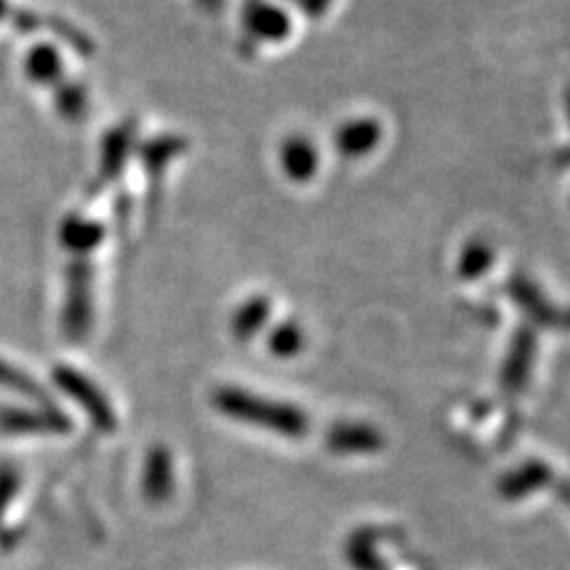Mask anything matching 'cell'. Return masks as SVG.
I'll use <instances>...</instances> for the list:
<instances>
[{
    "mask_svg": "<svg viewBox=\"0 0 570 570\" xmlns=\"http://www.w3.org/2000/svg\"><path fill=\"white\" fill-rule=\"evenodd\" d=\"M534 356H538V331L532 326H519L511 335V343L502 364V383L507 395H521L530 383V373L534 368Z\"/></svg>",
    "mask_w": 570,
    "mask_h": 570,
    "instance_id": "cell-5",
    "label": "cell"
},
{
    "mask_svg": "<svg viewBox=\"0 0 570 570\" xmlns=\"http://www.w3.org/2000/svg\"><path fill=\"white\" fill-rule=\"evenodd\" d=\"M326 448L333 454H376L385 448V438L376 425L362 423V421H341L335 423L328 438Z\"/></svg>",
    "mask_w": 570,
    "mask_h": 570,
    "instance_id": "cell-8",
    "label": "cell"
},
{
    "mask_svg": "<svg viewBox=\"0 0 570 570\" xmlns=\"http://www.w3.org/2000/svg\"><path fill=\"white\" fill-rule=\"evenodd\" d=\"M331 6V0H299V8L309 17H321Z\"/></svg>",
    "mask_w": 570,
    "mask_h": 570,
    "instance_id": "cell-24",
    "label": "cell"
},
{
    "mask_svg": "<svg viewBox=\"0 0 570 570\" xmlns=\"http://www.w3.org/2000/svg\"><path fill=\"white\" fill-rule=\"evenodd\" d=\"M381 138H383V127L379 119L356 117L345 121L343 127H337L333 142H335L337 155H343L347 159H360L376 150Z\"/></svg>",
    "mask_w": 570,
    "mask_h": 570,
    "instance_id": "cell-12",
    "label": "cell"
},
{
    "mask_svg": "<svg viewBox=\"0 0 570 570\" xmlns=\"http://www.w3.org/2000/svg\"><path fill=\"white\" fill-rule=\"evenodd\" d=\"M0 431L12 435L27 433H48L62 435L71 431V419L56 406H36V409H3L0 412Z\"/></svg>",
    "mask_w": 570,
    "mask_h": 570,
    "instance_id": "cell-6",
    "label": "cell"
},
{
    "mask_svg": "<svg viewBox=\"0 0 570 570\" xmlns=\"http://www.w3.org/2000/svg\"><path fill=\"white\" fill-rule=\"evenodd\" d=\"M272 318V299L264 295H255L245 299L243 305L234 312V318H230V331L238 337V341H249L255 337Z\"/></svg>",
    "mask_w": 570,
    "mask_h": 570,
    "instance_id": "cell-18",
    "label": "cell"
},
{
    "mask_svg": "<svg viewBox=\"0 0 570 570\" xmlns=\"http://www.w3.org/2000/svg\"><path fill=\"white\" fill-rule=\"evenodd\" d=\"M295 3H299V0H295Z\"/></svg>",
    "mask_w": 570,
    "mask_h": 570,
    "instance_id": "cell-27",
    "label": "cell"
},
{
    "mask_svg": "<svg viewBox=\"0 0 570 570\" xmlns=\"http://www.w3.org/2000/svg\"><path fill=\"white\" fill-rule=\"evenodd\" d=\"M186 150H188V138L178 134H163V136L148 138L136 148L140 165L146 169V176L150 181H157L174 159L181 157Z\"/></svg>",
    "mask_w": 570,
    "mask_h": 570,
    "instance_id": "cell-15",
    "label": "cell"
},
{
    "mask_svg": "<svg viewBox=\"0 0 570 570\" xmlns=\"http://www.w3.org/2000/svg\"><path fill=\"white\" fill-rule=\"evenodd\" d=\"M551 480H554V471H551L544 461L530 459L521 463L519 469L509 471L502 480H499V494L507 502H521V499L544 490Z\"/></svg>",
    "mask_w": 570,
    "mask_h": 570,
    "instance_id": "cell-13",
    "label": "cell"
},
{
    "mask_svg": "<svg viewBox=\"0 0 570 570\" xmlns=\"http://www.w3.org/2000/svg\"><path fill=\"white\" fill-rule=\"evenodd\" d=\"M278 163L293 184H307L318 169V150L307 136H291L281 142Z\"/></svg>",
    "mask_w": 570,
    "mask_h": 570,
    "instance_id": "cell-14",
    "label": "cell"
},
{
    "mask_svg": "<svg viewBox=\"0 0 570 570\" xmlns=\"http://www.w3.org/2000/svg\"><path fill=\"white\" fill-rule=\"evenodd\" d=\"M497 255H494V247L483 240V238H471L466 245H463L461 255H459V264H456V272L461 281H478L483 278L494 264Z\"/></svg>",
    "mask_w": 570,
    "mask_h": 570,
    "instance_id": "cell-19",
    "label": "cell"
},
{
    "mask_svg": "<svg viewBox=\"0 0 570 570\" xmlns=\"http://www.w3.org/2000/svg\"><path fill=\"white\" fill-rule=\"evenodd\" d=\"M62 245L77 257H86L105 240V224L96 219H86L81 214H69L60 226Z\"/></svg>",
    "mask_w": 570,
    "mask_h": 570,
    "instance_id": "cell-16",
    "label": "cell"
},
{
    "mask_svg": "<svg viewBox=\"0 0 570 570\" xmlns=\"http://www.w3.org/2000/svg\"><path fill=\"white\" fill-rule=\"evenodd\" d=\"M94 324V264L75 257L67 266V291L62 309V331L71 343H81Z\"/></svg>",
    "mask_w": 570,
    "mask_h": 570,
    "instance_id": "cell-2",
    "label": "cell"
},
{
    "mask_svg": "<svg viewBox=\"0 0 570 570\" xmlns=\"http://www.w3.org/2000/svg\"><path fill=\"white\" fill-rule=\"evenodd\" d=\"M10 3L8 0H0V22H6L8 20V12H10Z\"/></svg>",
    "mask_w": 570,
    "mask_h": 570,
    "instance_id": "cell-25",
    "label": "cell"
},
{
    "mask_svg": "<svg viewBox=\"0 0 570 570\" xmlns=\"http://www.w3.org/2000/svg\"><path fill=\"white\" fill-rule=\"evenodd\" d=\"M200 6L205 10H219L222 8V0H200Z\"/></svg>",
    "mask_w": 570,
    "mask_h": 570,
    "instance_id": "cell-26",
    "label": "cell"
},
{
    "mask_svg": "<svg viewBox=\"0 0 570 570\" xmlns=\"http://www.w3.org/2000/svg\"><path fill=\"white\" fill-rule=\"evenodd\" d=\"M140 492L148 504H165L174 494V456L165 444H155L148 450L142 463Z\"/></svg>",
    "mask_w": 570,
    "mask_h": 570,
    "instance_id": "cell-9",
    "label": "cell"
},
{
    "mask_svg": "<svg viewBox=\"0 0 570 570\" xmlns=\"http://www.w3.org/2000/svg\"><path fill=\"white\" fill-rule=\"evenodd\" d=\"M243 24L249 41L278 43L291 33L288 12L274 3H266V0H247Z\"/></svg>",
    "mask_w": 570,
    "mask_h": 570,
    "instance_id": "cell-10",
    "label": "cell"
},
{
    "mask_svg": "<svg viewBox=\"0 0 570 570\" xmlns=\"http://www.w3.org/2000/svg\"><path fill=\"white\" fill-rule=\"evenodd\" d=\"M52 383H56L69 400H75L83 412L91 419V423L100 433H115L117 431V412L107 400L105 392L75 366L60 364L52 368Z\"/></svg>",
    "mask_w": 570,
    "mask_h": 570,
    "instance_id": "cell-3",
    "label": "cell"
},
{
    "mask_svg": "<svg viewBox=\"0 0 570 570\" xmlns=\"http://www.w3.org/2000/svg\"><path fill=\"white\" fill-rule=\"evenodd\" d=\"M136 121H124L119 127L110 129L102 140V155H100V171H98V184L96 188H105L107 184L119 181V176L127 167L129 157L134 153L136 142Z\"/></svg>",
    "mask_w": 570,
    "mask_h": 570,
    "instance_id": "cell-7",
    "label": "cell"
},
{
    "mask_svg": "<svg viewBox=\"0 0 570 570\" xmlns=\"http://www.w3.org/2000/svg\"><path fill=\"white\" fill-rule=\"evenodd\" d=\"M56 110L67 121H81L88 112V94L77 81H60L56 86Z\"/></svg>",
    "mask_w": 570,
    "mask_h": 570,
    "instance_id": "cell-21",
    "label": "cell"
},
{
    "mask_svg": "<svg viewBox=\"0 0 570 570\" xmlns=\"http://www.w3.org/2000/svg\"><path fill=\"white\" fill-rule=\"evenodd\" d=\"M212 404L219 414H224L230 421L255 425L262 428V431H269L283 438L297 440L309 433V416L302 412L299 406L272 397H262L257 392H249L243 387H217L212 395Z\"/></svg>",
    "mask_w": 570,
    "mask_h": 570,
    "instance_id": "cell-1",
    "label": "cell"
},
{
    "mask_svg": "<svg viewBox=\"0 0 570 570\" xmlns=\"http://www.w3.org/2000/svg\"><path fill=\"white\" fill-rule=\"evenodd\" d=\"M504 293L519 312L528 318V326L540 328H559L563 326L561 309L551 302L544 291L525 274H513L504 283Z\"/></svg>",
    "mask_w": 570,
    "mask_h": 570,
    "instance_id": "cell-4",
    "label": "cell"
},
{
    "mask_svg": "<svg viewBox=\"0 0 570 570\" xmlns=\"http://www.w3.org/2000/svg\"><path fill=\"white\" fill-rule=\"evenodd\" d=\"M397 538H400L397 530H387V528H379V525L356 528L345 544L347 563L354 570H390V566L379 554L376 547L383 540H397Z\"/></svg>",
    "mask_w": 570,
    "mask_h": 570,
    "instance_id": "cell-11",
    "label": "cell"
},
{
    "mask_svg": "<svg viewBox=\"0 0 570 570\" xmlns=\"http://www.w3.org/2000/svg\"><path fill=\"white\" fill-rule=\"evenodd\" d=\"M269 352L278 360H291L305 347V331H302L295 321H281V324L269 333Z\"/></svg>",
    "mask_w": 570,
    "mask_h": 570,
    "instance_id": "cell-22",
    "label": "cell"
},
{
    "mask_svg": "<svg viewBox=\"0 0 570 570\" xmlns=\"http://www.w3.org/2000/svg\"><path fill=\"white\" fill-rule=\"evenodd\" d=\"M27 77L39 86H58L65 75V62L52 43H36L24 60Z\"/></svg>",
    "mask_w": 570,
    "mask_h": 570,
    "instance_id": "cell-17",
    "label": "cell"
},
{
    "mask_svg": "<svg viewBox=\"0 0 570 570\" xmlns=\"http://www.w3.org/2000/svg\"><path fill=\"white\" fill-rule=\"evenodd\" d=\"M0 385L20 392L27 400L41 404V406H50V395L48 390L39 383L33 381L29 373H24L22 368H17L12 364H8L6 360H0Z\"/></svg>",
    "mask_w": 570,
    "mask_h": 570,
    "instance_id": "cell-20",
    "label": "cell"
},
{
    "mask_svg": "<svg viewBox=\"0 0 570 570\" xmlns=\"http://www.w3.org/2000/svg\"><path fill=\"white\" fill-rule=\"evenodd\" d=\"M17 488H20V475H17L10 463H3L0 466V515H3L6 507L12 502Z\"/></svg>",
    "mask_w": 570,
    "mask_h": 570,
    "instance_id": "cell-23",
    "label": "cell"
}]
</instances>
